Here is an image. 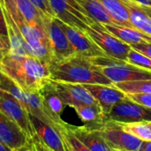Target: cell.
<instances>
[{
	"instance_id": "28",
	"label": "cell",
	"mask_w": 151,
	"mask_h": 151,
	"mask_svg": "<svg viewBox=\"0 0 151 151\" xmlns=\"http://www.w3.org/2000/svg\"><path fill=\"white\" fill-rule=\"evenodd\" d=\"M127 96L138 104L151 108V94H149V93H131V94H127Z\"/></svg>"
},
{
	"instance_id": "3",
	"label": "cell",
	"mask_w": 151,
	"mask_h": 151,
	"mask_svg": "<svg viewBox=\"0 0 151 151\" xmlns=\"http://www.w3.org/2000/svg\"><path fill=\"white\" fill-rule=\"evenodd\" d=\"M1 89L12 94L26 109L28 114H31L44 123L52 127L58 133L63 127L65 121L52 114L44 105L39 93H29L19 88L12 80L6 79L0 87Z\"/></svg>"
},
{
	"instance_id": "7",
	"label": "cell",
	"mask_w": 151,
	"mask_h": 151,
	"mask_svg": "<svg viewBox=\"0 0 151 151\" xmlns=\"http://www.w3.org/2000/svg\"><path fill=\"white\" fill-rule=\"evenodd\" d=\"M0 111L12 119L26 134L29 141L36 136L29 114L22 104L9 92L0 88Z\"/></svg>"
},
{
	"instance_id": "26",
	"label": "cell",
	"mask_w": 151,
	"mask_h": 151,
	"mask_svg": "<svg viewBox=\"0 0 151 151\" xmlns=\"http://www.w3.org/2000/svg\"><path fill=\"white\" fill-rule=\"evenodd\" d=\"M127 61L135 66L151 72V58L131 48L127 54Z\"/></svg>"
},
{
	"instance_id": "40",
	"label": "cell",
	"mask_w": 151,
	"mask_h": 151,
	"mask_svg": "<svg viewBox=\"0 0 151 151\" xmlns=\"http://www.w3.org/2000/svg\"><path fill=\"white\" fill-rule=\"evenodd\" d=\"M146 124L149 126V127L151 129V121H147V122H146Z\"/></svg>"
},
{
	"instance_id": "22",
	"label": "cell",
	"mask_w": 151,
	"mask_h": 151,
	"mask_svg": "<svg viewBox=\"0 0 151 151\" xmlns=\"http://www.w3.org/2000/svg\"><path fill=\"white\" fill-rule=\"evenodd\" d=\"M73 110L76 111L84 125L88 127H93L105 119L104 113L99 105H78L75 106Z\"/></svg>"
},
{
	"instance_id": "19",
	"label": "cell",
	"mask_w": 151,
	"mask_h": 151,
	"mask_svg": "<svg viewBox=\"0 0 151 151\" xmlns=\"http://www.w3.org/2000/svg\"><path fill=\"white\" fill-rule=\"evenodd\" d=\"M104 8L119 26L134 27L130 21L127 6L122 0H100Z\"/></svg>"
},
{
	"instance_id": "29",
	"label": "cell",
	"mask_w": 151,
	"mask_h": 151,
	"mask_svg": "<svg viewBox=\"0 0 151 151\" xmlns=\"http://www.w3.org/2000/svg\"><path fill=\"white\" fill-rule=\"evenodd\" d=\"M17 2L18 0H0L2 6L10 12L14 20H17L19 17L17 8Z\"/></svg>"
},
{
	"instance_id": "25",
	"label": "cell",
	"mask_w": 151,
	"mask_h": 151,
	"mask_svg": "<svg viewBox=\"0 0 151 151\" xmlns=\"http://www.w3.org/2000/svg\"><path fill=\"white\" fill-rule=\"evenodd\" d=\"M116 88L126 94L131 93H149L151 94V80L126 81L114 84Z\"/></svg>"
},
{
	"instance_id": "35",
	"label": "cell",
	"mask_w": 151,
	"mask_h": 151,
	"mask_svg": "<svg viewBox=\"0 0 151 151\" xmlns=\"http://www.w3.org/2000/svg\"><path fill=\"white\" fill-rule=\"evenodd\" d=\"M139 151H151V141H143Z\"/></svg>"
},
{
	"instance_id": "6",
	"label": "cell",
	"mask_w": 151,
	"mask_h": 151,
	"mask_svg": "<svg viewBox=\"0 0 151 151\" xmlns=\"http://www.w3.org/2000/svg\"><path fill=\"white\" fill-rule=\"evenodd\" d=\"M85 33L102 49L107 57L127 61L131 46L114 36L103 25L94 22Z\"/></svg>"
},
{
	"instance_id": "31",
	"label": "cell",
	"mask_w": 151,
	"mask_h": 151,
	"mask_svg": "<svg viewBox=\"0 0 151 151\" xmlns=\"http://www.w3.org/2000/svg\"><path fill=\"white\" fill-rule=\"evenodd\" d=\"M132 49L148 56L151 58V43L146 42V43H137V44H131L130 45Z\"/></svg>"
},
{
	"instance_id": "34",
	"label": "cell",
	"mask_w": 151,
	"mask_h": 151,
	"mask_svg": "<svg viewBox=\"0 0 151 151\" xmlns=\"http://www.w3.org/2000/svg\"><path fill=\"white\" fill-rule=\"evenodd\" d=\"M12 151H34V149H33V147H32L31 141H29L28 143H27L26 145H24V146H22V147H20V148L12 150Z\"/></svg>"
},
{
	"instance_id": "27",
	"label": "cell",
	"mask_w": 151,
	"mask_h": 151,
	"mask_svg": "<svg viewBox=\"0 0 151 151\" xmlns=\"http://www.w3.org/2000/svg\"><path fill=\"white\" fill-rule=\"evenodd\" d=\"M39 11L40 12L48 19H53L56 18L55 14L50 7L49 0H29Z\"/></svg>"
},
{
	"instance_id": "20",
	"label": "cell",
	"mask_w": 151,
	"mask_h": 151,
	"mask_svg": "<svg viewBox=\"0 0 151 151\" xmlns=\"http://www.w3.org/2000/svg\"><path fill=\"white\" fill-rule=\"evenodd\" d=\"M127 6L130 21L134 27L151 36V20L134 0H122Z\"/></svg>"
},
{
	"instance_id": "2",
	"label": "cell",
	"mask_w": 151,
	"mask_h": 151,
	"mask_svg": "<svg viewBox=\"0 0 151 151\" xmlns=\"http://www.w3.org/2000/svg\"><path fill=\"white\" fill-rule=\"evenodd\" d=\"M50 79L55 81L75 84H103L113 83L95 65L90 58L79 54L60 61H53L49 65Z\"/></svg>"
},
{
	"instance_id": "23",
	"label": "cell",
	"mask_w": 151,
	"mask_h": 151,
	"mask_svg": "<svg viewBox=\"0 0 151 151\" xmlns=\"http://www.w3.org/2000/svg\"><path fill=\"white\" fill-rule=\"evenodd\" d=\"M63 140L66 151H90L67 127V123L65 122L58 132Z\"/></svg>"
},
{
	"instance_id": "14",
	"label": "cell",
	"mask_w": 151,
	"mask_h": 151,
	"mask_svg": "<svg viewBox=\"0 0 151 151\" xmlns=\"http://www.w3.org/2000/svg\"><path fill=\"white\" fill-rule=\"evenodd\" d=\"M67 127L90 151H113L106 143L97 129L87 127L73 126L67 123Z\"/></svg>"
},
{
	"instance_id": "33",
	"label": "cell",
	"mask_w": 151,
	"mask_h": 151,
	"mask_svg": "<svg viewBox=\"0 0 151 151\" xmlns=\"http://www.w3.org/2000/svg\"><path fill=\"white\" fill-rule=\"evenodd\" d=\"M0 35L8 36V31H7L5 18H4V11H3L1 3H0Z\"/></svg>"
},
{
	"instance_id": "18",
	"label": "cell",
	"mask_w": 151,
	"mask_h": 151,
	"mask_svg": "<svg viewBox=\"0 0 151 151\" xmlns=\"http://www.w3.org/2000/svg\"><path fill=\"white\" fill-rule=\"evenodd\" d=\"M39 94L46 108L55 116L61 118V113L65 105L56 92L50 79L42 88Z\"/></svg>"
},
{
	"instance_id": "11",
	"label": "cell",
	"mask_w": 151,
	"mask_h": 151,
	"mask_svg": "<svg viewBox=\"0 0 151 151\" xmlns=\"http://www.w3.org/2000/svg\"><path fill=\"white\" fill-rule=\"evenodd\" d=\"M53 87L65 105L74 108L78 105H99L93 96L81 85L52 81ZM100 106V105H99Z\"/></svg>"
},
{
	"instance_id": "16",
	"label": "cell",
	"mask_w": 151,
	"mask_h": 151,
	"mask_svg": "<svg viewBox=\"0 0 151 151\" xmlns=\"http://www.w3.org/2000/svg\"><path fill=\"white\" fill-rule=\"evenodd\" d=\"M106 30H108L114 36L121 40L122 42L131 45L137 43H146L150 42L151 36L148 35L140 30L133 27H127L119 25H103Z\"/></svg>"
},
{
	"instance_id": "32",
	"label": "cell",
	"mask_w": 151,
	"mask_h": 151,
	"mask_svg": "<svg viewBox=\"0 0 151 151\" xmlns=\"http://www.w3.org/2000/svg\"><path fill=\"white\" fill-rule=\"evenodd\" d=\"M31 143H32L33 148H34L36 151H53L52 150H50L49 147H47V146L39 139V137L37 136V134H36L35 137H34V138L31 140Z\"/></svg>"
},
{
	"instance_id": "4",
	"label": "cell",
	"mask_w": 151,
	"mask_h": 151,
	"mask_svg": "<svg viewBox=\"0 0 151 151\" xmlns=\"http://www.w3.org/2000/svg\"><path fill=\"white\" fill-rule=\"evenodd\" d=\"M92 63L113 83L151 80V72L135 66L127 61L109 57L90 58Z\"/></svg>"
},
{
	"instance_id": "39",
	"label": "cell",
	"mask_w": 151,
	"mask_h": 151,
	"mask_svg": "<svg viewBox=\"0 0 151 151\" xmlns=\"http://www.w3.org/2000/svg\"><path fill=\"white\" fill-rule=\"evenodd\" d=\"M0 151H12L9 147L4 145L2 142H0Z\"/></svg>"
},
{
	"instance_id": "9",
	"label": "cell",
	"mask_w": 151,
	"mask_h": 151,
	"mask_svg": "<svg viewBox=\"0 0 151 151\" xmlns=\"http://www.w3.org/2000/svg\"><path fill=\"white\" fill-rule=\"evenodd\" d=\"M56 21L65 32L76 54L88 58L107 57L106 54L102 50V49L85 32L74 28L57 18Z\"/></svg>"
},
{
	"instance_id": "38",
	"label": "cell",
	"mask_w": 151,
	"mask_h": 151,
	"mask_svg": "<svg viewBox=\"0 0 151 151\" xmlns=\"http://www.w3.org/2000/svg\"><path fill=\"white\" fill-rule=\"evenodd\" d=\"M8 77L1 71V69H0V87L4 83V81H6V79H7Z\"/></svg>"
},
{
	"instance_id": "10",
	"label": "cell",
	"mask_w": 151,
	"mask_h": 151,
	"mask_svg": "<svg viewBox=\"0 0 151 151\" xmlns=\"http://www.w3.org/2000/svg\"><path fill=\"white\" fill-rule=\"evenodd\" d=\"M45 27L48 33L51 51L50 62L60 61L75 54L65 32L57 23L56 18L46 19Z\"/></svg>"
},
{
	"instance_id": "17",
	"label": "cell",
	"mask_w": 151,
	"mask_h": 151,
	"mask_svg": "<svg viewBox=\"0 0 151 151\" xmlns=\"http://www.w3.org/2000/svg\"><path fill=\"white\" fill-rule=\"evenodd\" d=\"M85 10L88 17L101 25H117L100 0H76Z\"/></svg>"
},
{
	"instance_id": "8",
	"label": "cell",
	"mask_w": 151,
	"mask_h": 151,
	"mask_svg": "<svg viewBox=\"0 0 151 151\" xmlns=\"http://www.w3.org/2000/svg\"><path fill=\"white\" fill-rule=\"evenodd\" d=\"M104 117L105 119L121 123L147 122L151 121V108L138 104L127 96L116 104Z\"/></svg>"
},
{
	"instance_id": "12",
	"label": "cell",
	"mask_w": 151,
	"mask_h": 151,
	"mask_svg": "<svg viewBox=\"0 0 151 151\" xmlns=\"http://www.w3.org/2000/svg\"><path fill=\"white\" fill-rule=\"evenodd\" d=\"M82 86L97 101L104 115L108 114L116 104L127 97V94L116 88L114 84H82Z\"/></svg>"
},
{
	"instance_id": "37",
	"label": "cell",
	"mask_w": 151,
	"mask_h": 151,
	"mask_svg": "<svg viewBox=\"0 0 151 151\" xmlns=\"http://www.w3.org/2000/svg\"><path fill=\"white\" fill-rule=\"evenodd\" d=\"M134 1L136 2L137 4H141V5L150 6V7H151V0H134Z\"/></svg>"
},
{
	"instance_id": "36",
	"label": "cell",
	"mask_w": 151,
	"mask_h": 151,
	"mask_svg": "<svg viewBox=\"0 0 151 151\" xmlns=\"http://www.w3.org/2000/svg\"><path fill=\"white\" fill-rule=\"evenodd\" d=\"M140 6H141V8H142V10L145 12V14L150 18V19L151 20V7L150 6H144V5H141L140 4Z\"/></svg>"
},
{
	"instance_id": "5",
	"label": "cell",
	"mask_w": 151,
	"mask_h": 151,
	"mask_svg": "<svg viewBox=\"0 0 151 151\" xmlns=\"http://www.w3.org/2000/svg\"><path fill=\"white\" fill-rule=\"evenodd\" d=\"M89 127L97 129L107 145L113 151H139L143 142L124 131L120 122L118 121L104 119L103 122Z\"/></svg>"
},
{
	"instance_id": "21",
	"label": "cell",
	"mask_w": 151,
	"mask_h": 151,
	"mask_svg": "<svg viewBox=\"0 0 151 151\" xmlns=\"http://www.w3.org/2000/svg\"><path fill=\"white\" fill-rule=\"evenodd\" d=\"M17 8L19 18L29 26H44L48 19L29 0H18Z\"/></svg>"
},
{
	"instance_id": "13",
	"label": "cell",
	"mask_w": 151,
	"mask_h": 151,
	"mask_svg": "<svg viewBox=\"0 0 151 151\" xmlns=\"http://www.w3.org/2000/svg\"><path fill=\"white\" fill-rule=\"evenodd\" d=\"M0 142L11 150L28 143L29 139L22 129L9 117L0 111Z\"/></svg>"
},
{
	"instance_id": "41",
	"label": "cell",
	"mask_w": 151,
	"mask_h": 151,
	"mask_svg": "<svg viewBox=\"0 0 151 151\" xmlns=\"http://www.w3.org/2000/svg\"><path fill=\"white\" fill-rule=\"evenodd\" d=\"M32 147H33V146H32ZM33 149H34V148H33ZM34 151H36V150H35V149H34Z\"/></svg>"
},
{
	"instance_id": "24",
	"label": "cell",
	"mask_w": 151,
	"mask_h": 151,
	"mask_svg": "<svg viewBox=\"0 0 151 151\" xmlns=\"http://www.w3.org/2000/svg\"><path fill=\"white\" fill-rule=\"evenodd\" d=\"M121 127L124 131L129 133L134 137L142 141H151V129L146 122L121 123Z\"/></svg>"
},
{
	"instance_id": "15",
	"label": "cell",
	"mask_w": 151,
	"mask_h": 151,
	"mask_svg": "<svg viewBox=\"0 0 151 151\" xmlns=\"http://www.w3.org/2000/svg\"><path fill=\"white\" fill-rule=\"evenodd\" d=\"M32 126L39 139L53 151H66L59 134L50 125L29 114Z\"/></svg>"
},
{
	"instance_id": "1",
	"label": "cell",
	"mask_w": 151,
	"mask_h": 151,
	"mask_svg": "<svg viewBox=\"0 0 151 151\" xmlns=\"http://www.w3.org/2000/svg\"><path fill=\"white\" fill-rule=\"evenodd\" d=\"M0 69L19 88L29 93H39L50 76L48 65L30 56L8 53L1 61Z\"/></svg>"
},
{
	"instance_id": "30",
	"label": "cell",
	"mask_w": 151,
	"mask_h": 151,
	"mask_svg": "<svg viewBox=\"0 0 151 151\" xmlns=\"http://www.w3.org/2000/svg\"><path fill=\"white\" fill-rule=\"evenodd\" d=\"M11 51V44L8 36L0 35V63L3 58Z\"/></svg>"
}]
</instances>
